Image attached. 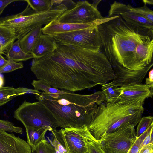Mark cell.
I'll use <instances>...</instances> for the list:
<instances>
[{"label": "cell", "instance_id": "1", "mask_svg": "<svg viewBox=\"0 0 153 153\" xmlns=\"http://www.w3.org/2000/svg\"><path fill=\"white\" fill-rule=\"evenodd\" d=\"M56 45L52 53L33 58L30 69L38 79L54 88L74 92L103 85L114 78L112 67L100 47L88 49Z\"/></svg>", "mask_w": 153, "mask_h": 153}, {"label": "cell", "instance_id": "2", "mask_svg": "<svg viewBox=\"0 0 153 153\" xmlns=\"http://www.w3.org/2000/svg\"><path fill=\"white\" fill-rule=\"evenodd\" d=\"M94 24L100 50L113 70L152 66L153 30L128 23L119 15L104 17Z\"/></svg>", "mask_w": 153, "mask_h": 153}, {"label": "cell", "instance_id": "3", "mask_svg": "<svg viewBox=\"0 0 153 153\" xmlns=\"http://www.w3.org/2000/svg\"><path fill=\"white\" fill-rule=\"evenodd\" d=\"M63 128L88 126L98 105L105 100L101 91L90 94L75 93L50 85L35 96Z\"/></svg>", "mask_w": 153, "mask_h": 153}, {"label": "cell", "instance_id": "4", "mask_svg": "<svg viewBox=\"0 0 153 153\" xmlns=\"http://www.w3.org/2000/svg\"><path fill=\"white\" fill-rule=\"evenodd\" d=\"M144 102L128 100L113 103H102L96 108L87 126L98 141L106 134L130 125L134 127L142 117Z\"/></svg>", "mask_w": 153, "mask_h": 153}, {"label": "cell", "instance_id": "5", "mask_svg": "<svg viewBox=\"0 0 153 153\" xmlns=\"http://www.w3.org/2000/svg\"><path fill=\"white\" fill-rule=\"evenodd\" d=\"M67 10L65 6L61 5L47 11L37 12L27 4L19 13L0 18V25L12 30L19 40L36 27L57 20Z\"/></svg>", "mask_w": 153, "mask_h": 153}, {"label": "cell", "instance_id": "6", "mask_svg": "<svg viewBox=\"0 0 153 153\" xmlns=\"http://www.w3.org/2000/svg\"><path fill=\"white\" fill-rule=\"evenodd\" d=\"M14 117L27 128L48 127L49 131L59 126L49 110L41 102L25 101L14 111Z\"/></svg>", "mask_w": 153, "mask_h": 153}, {"label": "cell", "instance_id": "7", "mask_svg": "<svg viewBox=\"0 0 153 153\" xmlns=\"http://www.w3.org/2000/svg\"><path fill=\"white\" fill-rule=\"evenodd\" d=\"M101 1L91 4L87 1H79L73 8L65 11L58 19L60 22L75 24H94L97 20L104 17L97 8Z\"/></svg>", "mask_w": 153, "mask_h": 153}, {"label": "cell", "instance_id": "8", "mask_svg": "<svg viewBox=\"0 0 153 153\" xmlns=\"http://www.w3.org/2000/svg\"><path fill=\"white\" fill-rule=\"evenodd\" d=\"M134 127H124L106 134L98 142L106 153H127L137 138Z\"/></svg>", "mask_w": 153, "mask_h": 153}, {"label": "cell", "instance_id": "9", "mask_svg": "<svg viewBox=\"0 0 153 153\" xmlns=\"http://www.w3.org/2000/svg\"><path fill=\"white\" fill-rule=\"evenodd\" d=\"M51 36L57 44L76 45L88 49H96L100 47L96 25L90 28Z\"/></svg>", "mask_w": 153, "mask_h": 153}, {"label": "cell", "instance_id": "10", "mask_svg": "<svg viewBox=\"0 0 153 153\" xmlns=\"http://www.w3.org/2000/svg\"><path fill=\"white\" fill-rule=\"evenodd\" d=\"M88 129L87 126L61 129L58 131L67 153H87Z\"/></svg>", "mask_w": 153, "mask_h": 153}, {"label": "cell", "instance_id": "11", "mask_svg": "<svg viewBox=\"0 0 153 153\" xmlns=\"http://www.w3.org/2000/svg\"><path fill=\"white\" fill-rule=\"evenodd\" d=\"M131 6L115 1L111 5L108 17L119 15L128 23L143 28L153 30V23L132 11Z\"/></svg>", "mask_w": 153, "mask_h": 153}, {"label": "cell", "instance_id": "12", "mask_svg": "<svg viewBox=\"0 0 153 153\" xmlns=\"http://www.w3.org/2000/svg\"><path fill=\"white\" fill-rule=\"evenodd\" d=\"M26 141L13 133L0 130V153H31Z\"/></svg>", "mask_w": 153, "mask_h": 153}, {"label": "cell", "instance_id": "13", "mask_svg": "<svg viewBox=\"0 0 153 153\" xmlns=\"http://www.w3.org/2000/svg\"><path fill=\"white\" fill-rule=\"evenodd\" d=\"M153 90V86L141 83L118 87L120 94L116 102L128 100L144 101L146 99L152 97Z\"/></svg>", "mask_w": 153, "mask_h": 153}, {"label": "cell", "instance_id": "14", "mask_svg": "<svg viewBox=\"0 0 153 153\" xmlns=\"http://www.w3.org/2000/svg\"><path fill=\"white\" fill-rule=\"evenodd\" d=\"M151 68L149 67L134 70L124 69L113 70L115 76L111 83L117 87L141 83Z\"/></svg>", "mask_w": 153, "mask_h": 153}, {"label": "cell", "instance_id": "15", "mask_svg": "<svg viewBox=\"0 0 153 153\" xmlns=\"http://www.w3.org/2000/svg\"><path fill=\"white\" fill-rule=\"evenodd\" d=\"M95 24H80L59 22L57 20H53L42 28V33L52 36L74 30L91 27Z\"/></svg>", "mask_w": 153, "mask_h": 153}, {"label": "cell", "instance_id": "16", "mask_svg": "<svg viewBox=\"0 0 153 153\" xmlns=\"http://www.w3.org/2000/svg\"><path fill=\"white\" fill-rule=\"evenodd\" d=\"M56 45L51 36L42 33L32 49L31 53L33 58L43 57L53 52L56 49Z\"/></svg>", "mask_w": 153, "mask_h": 153}, {"label": "cell", "instance_id": "17", "mask_svg": "<svg viewBox=\"0 0 153 153\" xmlns=\"http://www.w3.org/2000/svg\"><path fill=\"white\" fill-rule=\"evenodd\" d=\"M40 92L35 89L20 87L14 88L12 86H0V107L5 104L15 97L27 93L35 94Z\"/></svg>", "mask_w": 153, "mask_h": 153}, {"label": "cell", "instance_id": "18", "mask_svg": "<svg viewBox=\"0 0 153 153\" xmlns=\"http://www.w3.org/2000/svg\"><path fill=\"white\" fill-rule=\"evenodd\" d=\"M42 25L39 26L18 40L20 47L25 52L31 53L32 49L42 33Z\"/></svg>", "mask_w": 153, "mask_h": 153}, {"label": "cell", "instance_id": "19", "mask_svg": "<svg viewBox=\"0 0 153 153\" xmlns=\"http://www.w3.org/2000/svg\"><path fill=\"white\" fill-rule=\"evenodd\" d=\"M5 52L8 59H11L17 62L33 58L31 53H26L22 50L18 40L13 43L5 51Z\"/></svg>", "mask_w": 153, "mask_h": 153}, {"label": "cell", "instance_id": "20", "mask_svg": "<svg viewBox=\"0 0 153 153\" xmlns=\"http://www.w3.org/2000/svg\"><path fill=\"white\" fill-rule=\"evenodd\" d=\"M27 143L31 147L36 145L45 139V135L48 131V127L25 128Z\"/></svg>", "mask_w": 153, "mask_h": 153}, {"label": "cell", "instance_id": "21", "mask_svg": "<svg viewBox=\"0 0 153 153\" xmlns=\"http://www.w3.org/2000/svg\"><path fill=\"white\" fill-rule=\"evenodd\" d=\"M16 39V36L12 30L0 25V43L5 51Z\"/></svg>", "mask_w": 153, "mask_h": 153}, {"label": "cell", "instance_id": "22", "mask_svg": "<svg viewBox=\"0 0 153 153\" xmlns=\"http://www.w3.org/2000/svg\"><path fill=\"white\" fill-rule=\"evenodd\" d=\"M101 89L107 102L113 103L116 101L120 93L118 87L116 86L111 82L102 85Z\"/></svg>", "mask_w": 153, "mask_h": 153}, {"label": "cell", "instance_id": "23", "mask_svg": "<svg viewBox=\"0 0 153 153\" xmlns=\"http://www.w3.org/2000/svg\"><path fill=\"white\" fill-rule=\"evenodd\" d=\"M28 5L34 11L41 12L49 10L51 6V0H26Z\"/></svg>", "mask_w": 153, "mask_h": 153}, {"label": "cell", "instance_id": "24", "mask_svg": "<svg viewBox=\"0 0 153 153\" xmlns=\"http://www.w3.org/2000/svg\"><path fill=\"white\" fill-rule=\"evenodd\" d=\"M31 147V153H56L54 148L45 138Z\"/></svg>", "mask_w": 153, "mask_h": 153}, {"label": "cell", "instance_id": "25", "mask_svg": "<svg viewBox=\"0 0 153 153\" xmlns=\"http://www.w3.org/2000/svg\"><path fill=\"white\" fill-rule=\"evenodd\" d=\"M53 139L51 140L49 139L50 144L54 148L56 153H67L62 141L56 130L51 131Z\"/></svg>", "mask_w": 153, "mask_h": 153}, {"label": "cell", "instance_id": "26", "mask_svg": "<svg viewBox=\"0 0 153 153\" xmlns=\"http://www.w3.org/2000/svg\"><path fill=\"white\" fill-rule=\"evenodd\" d=\"M153 124L152 116H146L141 118L138 123L136 132V138H138Z\"/></svg>", "mask_w": 153, "mask_h": 153}, {"label": "cell", "instance_id": "27", "mask_svg": "<svg viewBox=\"0 0 153 153\" xmlns=\"http://www.w3.org/2000/svg\"><path fill=\"white\" fill-rule=\"evenodd\" d=\"M87 153H106L102 148L100 143L96 140L88 130Z\"/></svg>", "mask_w": 153, "mask_h": 153}, {"label": "cell", "instance_id": "28", "mask_svg": "<svg viewBox=\"0 0 153 153\" xmlns=\"http://www.w3.org/2000/svg\"><path fill=\"white\" fill-rule=\"evenodd\" d=\"M153 128V124L139 137L136 139L134 144L127 153H138L143 147L142 143L147 135Z\"/></svg>", "mask_w": 153, "mask_h": 153}, {"label": "cell", "instance_id": "29", "mask_svg": "<svg viewBox=\"0 0 153 153\" xmlns=\"http://www.w3.org/2000/svg\"><path fill=\"white\" fill-rule=\"evenodd\" d=\"M131 10L153 23V11L144 5L141 7L134 8L131 6Z\"/></svg>", "mask_w": 153, "mask_h": 153}, {"label": "cell", "instance_id": "30", "mask_svg": "<svg viewBox=\"0 0 153 153\" xmlns=\"http://www.w3.org/2000/svg\"><path fill=\"white\" fill-rule=\"evenodd\" d=\"M0 130L10 133L22 134L23 129L20 127L15 126L11 122L0 119Z\"/></svg>", "mask_w": 153, "mask_h": 153}, {"label": "cell", "instance_id": "31", "mask_svg": "<svg viewBox=\"0 0 153 153\" xmlns=\"http://www.w3.org/2000/svg\"><path fill=\"white\" fill-rule=\"evenodd\" d=\"M7 60L6 64L0 69V74L10 72L22 68L24 67L23 64L22 62H17L10 59H8Z\"/></svg>", "mask_w": 153, "mask_h": 153}, {"label": "cell", "instance_id": "32", "mask_svg": "<svg viewBox=\"0 0 153 153\" xmlns=\"http://www.w3.org/2000/svg\"><path fill=\"white\" fill-rule=\"evenodd\" d=\"M51 6L52 8L63 5L66 7L67 10L74 8L76 3L72 0H51Z\"/></svg>", "mask_w": 153, "mask_h": 153}, {"label": "cell", "instance_id": "33", "mask_svg": "<svg viewBox=\"0 0 153 153\" xmlns=\"http://www.w3.org/2000/svg\"><path fill=\"white\" fill-rule=\"evenodd\" d=\"M138 153H153V143H149L143 146Z\"/></svg>", "mask_w": 153, "mask_h": 153}, {"label": "cell", "instance_id": "34", "mask_svg": "<svg viewBox=\"0 0 153 153\" xmlns=\"http://www.w3.org/2000/svg\"><path fill=\"white\" fill-rule=\"evenodd\" d=\"M18 1L16 0H0V15L9 4L15 1Z\"/></svg>", "mask_w": 153, "mask_h": 153}, {"label": "cell", "instance_id": "35", "mask_svg": "<svg viewBox=\"0 0 153 153\" xmlns=\"http://www.w3.org/2000/svg\"><path fill=\"white\" fill-rule=\"evenodd\" d=\"M153 128L151 129V131L144 139L142 143L143 146H146L149 143H153Z\"/></svg>", "mask_w": 153, "mask_h": 153}, {"label": "cell", "instance_id": "36", "mask_svg": "<svg viewBox=\"0 0 153 153\" xmlns=\"http://www.w3.org/2000/svg\"><path fill=\"white\" fill-rule=\"evenodd\" d=\"M146 84L153 86V69H152L149 73V77L146 78Z\"/></svg>", "mask_w": 153, "mask_h": 153}, {"label": "cell", "instance_id": "37", "mask_svg": "<svg viewBox=\"0 0 153 153\" xmlns=\"http://www.w3.org/2000/svg\"><path fill=\"white\" fill-rule=\"evenodd\" d=\"M7 60H6L0 54V69L3 67L7 63Z\"/></svg>", "mask_w": 153, "mask_h": 153}, {"label": "cell", "instance_id": "38", "mask_svg": "<svg viewBox=\"0 0 153 153\" xmlns=\"http://www.w3.org/2000/svg\"><path fill=\"white\" fill-rule=\"evenodd\" d=\"M143 1L144 5H146L147 4L153 5V0H144Z\"/></svg>", "mask_w": 153, "mask_h": 153}, {"label": "cell", "instance_id": "39", "mask_svg": "<svg viewBox=\"0 0 153 153\" xmlns=\"http://www.w3.org/2000/svg\"><path fill=\"white\" fill-rule=\"evenodd\" d=\"M5 51L2 44L0 43V54H3Z\"/></svg>", "mask_w": 153, "mask_h": 153}]
</instances>
